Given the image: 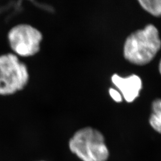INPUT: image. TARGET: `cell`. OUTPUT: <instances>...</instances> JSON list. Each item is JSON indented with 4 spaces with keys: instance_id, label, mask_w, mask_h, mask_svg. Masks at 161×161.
Instances as JSON below:
<instances>
[{
    "instance_id": "1",
    "label": "cell",
    "mask_w": 161,
    "mask_h": 161,
    "mask_svg": "<svg viewBox=\"0 0 161 161\" xmlns=\"http://www.w3.org/2000/svg\"><path fill=\"white\" fill-rule=\"evenodd\" d=\"M161 47L158 31L148 25L144 29L134 32L125 42L124 54L125 58L133 64L143 65L152 60Z\"/></svg>"
},
{
    "instance_id": "7",
    "label": "cell",
    "mask_w": 161,
    "mask_h": 161,
    "mask_svg": "<svg viewBox=\"0 0 161 161\" xmlns=\"http://www.w3.org/2000/svg\"><path fill=\"white\" fill-rule=\"evenodd\" d=\"M141 6L147 12L157 17L161 16V0H140Z\"/></svg>"
},
{
    "instance_id": "5",
    "label": "cell",
    "mask_w": 161,
    "mask_h": 161,
    "mask_svg": "<svg viewBox=\"0 0 161 161\" xmlns=\"http://www.w3.org/2000/svg\"><path fill=\"white\" fill-rule=\"evenodd\" d=\"M113 84L119 89L127 102H132L138 97L142 88V81L137 75L123 78L115 74L112 77Z\"/></svg>"
},
{
    "instance_id": "4",
    "label": "cell",
    "mask_w": 161,
    "mask_h": 161,
    "mask_svg": "<svg viewBox=\"0 0 161 161\" xmlns=\"http://www.w3.org/2000/svg\"><path fill=\"white\" fill-rule=\"evenodd\" d=\"M7 38L13 53L19 58H29L39 52L43 36L41 31L32 25L20 24L8 31Z\"/></svg>"
},
{
    "instance_id": "2",
    "label": "cell",
    "mask_w": 161,
    "mask_h": 161,
    "mask_svg": "<svg viewBox=\"0 0 161 161\" xmlns=\"http://www.w3.org/2000/svg\"><path fill=\"white\" fill-rule=\"evenodd\" d=\"M69 147L82 161H107L109 158L104 136L91 127L77 131L69 140Z\"/></svg>"
},
{
    "instance_id": "3",
    "label": "cell",
    "mask_w": 161,
    "mask_h": 161,
    "mask_svg": "<svg viewBox=\"0 0 161 161\" xmlns=\"http://www.w3.org/2000/svg\"><path fill=\"white\" fill-rule=\"evenodd\" d=\"M27 66L13 53L0 55V96H9L24 89L29 83Z\"/></svg>"
},
{
    "instance_id": "8",
    "label": "cell",
    "mask_w": 161,
    "mask_h": 161,
    "mask_svg": "<svg viewBox=\"0 0 161 161\" xmlns=\"http://www.w3.org/2000/svg\"><path fill=\"white\" fill-rule=\"evenodd\" d=\"M109 94L112 99L116 102H122V96L120 93L114 89L111 88L109 90Z\"/></svg>"
},
{
    "instance_id": "9",
    "label": "cell",
    "mask_w": 161,
    "mask_h": 161,
    "mask_svg": "<svg viewBox=\"0 0 161 161\" xmlns=\"http://www.w3.org/2000/svg\"><path fill=\"white\" fill-rule=\"evenodd\" d=\"M159 70H160V72L161 74V60L160 61V65H159Z\"/></svg>"
},
{
    "instance_id": "6",
    "label": "cell",
    "mask_w": 161,
    "mask_h": 161,
    "mask_svg": "<svg viewBox=\"0 0 161 161\" xmlns=\"http://www.w3.org/2000/svg\"><path fill=\"white\" fill-rule=\"evenodd\" d=\"M149 123L155 131L161 134V99H157L153 102Z\"/></svg>"
}]
</instances>
